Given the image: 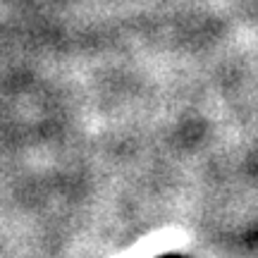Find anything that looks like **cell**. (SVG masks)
I'll use <instances>...</instances> for the list:
<instances>
[{
    "label": "cell",
    "mask_w": 258,
    "mask_h": 258,
    "mask_svg": "<svg viewBox=\"0 0 258 258\" xmlns=\"http://www.w3.org/2000/svg\"><path fill=\"white\" fill-rule=\"evenodd\" d=\"M158 258H186V256H179V253H165V256H158Z\"/></svg>",
    "instance_id": "1"
}]
</instances>
